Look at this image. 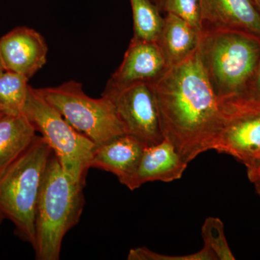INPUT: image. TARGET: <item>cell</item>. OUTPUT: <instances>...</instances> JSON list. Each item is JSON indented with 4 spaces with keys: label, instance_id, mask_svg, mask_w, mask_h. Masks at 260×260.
<instances>
[{
    "label": "cell",
    "instance_id": "1",
    "mask_svg": "<svg viewBox=\"0 0 260 260\" xmlns=\"http://www.w3.org/2000/svg\"><path fill=\"white\" fill-rule=\"evenodd\" d=\"M164 139L189 164L213 150L223 129V106L215 95L198 49L150 83Z\"/></svg>",
    "mask_w": 260,
    "mask_h": 260
},
{
    "label": "cell",
    "instance_id": "2",
    "mask_svg": "<svg viewBox=\"0 0 260 260\" xmlns=\"http://www.w3.org/2000/svg\"><path fill=\"white\" fill-rule=\"evenodd\" d=\"M198 52L222 104L249 94L259 61L260 39L234 30H203Z\"/></svg>",
    "mask_w": 260,
    "mask_h": 260
},
{
    "label": "cell",
    "instance_id": "3",
    "mask_svg": "<svg viewBox=\"0 0 260 260\" xmlns=\"http://www.w3.org/2000/svg\"><path fill=\"white\" fill-rule=\"evenodd\" d=\"M85 186L65 174L54 153L51 154L38 201L34 249L38 260H58L67 233L81 218Z\"/></svg>",
    "mask_w": 260,
    "mask_h": 260
},
{
    "label": "cell",
    "instance_id": "4",
    "mask_svg": "<svg viewBox=\"0 0 260 260\" xmlns=\"http://www.w3.org/2000/svg\"><path fill=\"white\" fill-rule=\"evenodd\" d=\"M53 151L42 136L0 172V212L15 226V234L32 247L39 195Z\"/></svg>",
    "mask_w": 260,
    "mask_h": 260
},
{
    "label": "cell",
    "instance_id": "5",
    "mask_svg": "<svg viewBox=\"0 0 260 260\" xmlns=\"http://www.w3.org/2000/svg\"><path fill=\"white\" fill-rule=\"evenodd\" d=\"M23 114L49 145L65 174L85 186L95 143L75 129L30 85Z\"/></svg>",
    "mask_w": 260,
    "mask_h": 260
},
{
    "label": "cell",
    "instance_id": "6",
    "mask_svg": "<svg viewBox=\"0 0 260 260\" xmlns=\"http://www.w3.org/2000/svg\"><path fill=\"white\" fill-rule=\"evenodd\" d=\"M36 89L75 129L96 147L126 133L112 103L102 95L100 99L88 96L84 92L83 85L76 80Z\"/></svg>",
    "mask_w": 260,
    "mask_h": 260
},
{
    "label": "cell",
    "instance_id": "7",
    "mask_svg": "<svg viewBox=\"0 0 260 260\" xmlns=\"http://www.w3.org/2000/svg\"><path fill=\"white\" fill-rule=\"evenodd\" d=\"M223 106L225 123L213 150L248 167L260 159V99L248 94Z\"/></svg>",
    "mask_w": 260,
    "mask_h": 260
},
{
    "label": "cell",
    "instance_id": "8",
    "mask_svg": "<svg viewBox=\"0 0 260 260\" xmlns=\"http://www.w3.org/2000/svg\"><path fill=\"white\" fill-rule=\"evenodd\" d=\"M102 96L112 103L127 134L148 145L157 144L164 139L150 83H134L121 88L105 87Z\"/></svg>",
    "mask_w": 260,
    "mask_h": 260
},
{
    "label": "cell",
    "instance_id": "9",
    "mask_svg": "<svg viewBox=\"0 0 260 260\" xmlns=\"http://www.w3.org/2000/svg\"><path fill=\"white\" fill-rule=\"evenodd\" d=\"M0 55L5 70L30 79L47 63L48 46L35 29L15 27L0 38Z\"/></svg>",
    "mask_w": 260,
    "mask_h": 260
},
{
    "label": "cell",
    "instance_id": "10",
    "mask_svg": "<svg viewBox=\"0 0 260 260\" xmlns=\"http://www.w3.org/2000/svg\"><path fill=\"white\" fill-rule=\"evenodd\" d=\"M168 69L167 61L156 42L131 39L122 62L106 87L121 88L134 83H151Z\"/></svg>",
    "mask_w": 260,
    "mask_h": 260
},
{
    "label": "cell",
    "instance_id": "11",
    "mask_svg": "<svg viewBox=\"0 0 260 260\" xmlns=\"http://www.w3.org/2000/svg\"><path fill=\"white\" fill-rule=\"evenodd\" d=\"M202 29L234 30L260 39V11L252 0H200Z\"/></svg>",
    "mask_w": 260,
    "mask_h": 260
},
{
    "label": "cell",
    "instance_id": "12",
    "mask_svg": "<svg viewBox=\"0 0 260 260\" xmlns=\"http://www.w3.org/2000/svg\"><path fill=\"white\" fill-rule=\"evenodd\" d=\"M187 164L174 145L164 139L157 144L145 147L138 169L124 185L133 191L147 182L178 180L185 172Z\"/></svg>",
    "mask_w": 260,
    "mask_h": 260
},
{
    "label": "cell",
    "instance_id": "13",
    "mask_svg": "<svg viewBox=\"0 0 260 260\" xmlns=\"http://www.w3.org/2000/svg\"><path fill=\"white\" fill-rule=\"evenodd\" d=\"M147 145L127 133L116 137L96 147L90 167L112 173L124 185L138 169Z\"/></svg>",
    "mask_w": 260,
    "mask_h": 260
},
{
    "label": "cell",
    "instance_id": "14",
    "mask_svg": "<svg viewBox=\"0 0 260 260\" xmlns=\"http://www.w3.org/2000/svg\"><path fill=\"white\" fill-rule=\"evenodd\" d=\"M200 32L177 15L166 13L158 41L168 67L176 66L190 57L199 47Z\"/></svg>",
    "mask_w": 260,
    "mask_h": 260
},
{
    "label": "cell",
    "instance_id": "15",
    "mask_svg": "<svg viewBox=\"0 0 260 260\" xmlns=\"http://www.w3.org/2000/svg\"><path fill=\"white\" fill-rule=\"evenodd\" d=\"M37 130L23 114L0 116V172L32 144Z\"/></svg>",
    "mask_w": 260,
    "mask_h": 260
},
{
    "label": "cell",
    "instance_id": "16",
    "mask_svg": "<svg viewBox=\"0 0 260 260\" xmlns=\"http://www.w3.org/2000/svg\"><path fill=\"white\" fill-rule=\"evenodd\" d=\"M133 18L132 39L156 42L164 25V17L151 0H129Z\"/></svg>",
    "mask_w": 260,
    "mask_h": 260
},
{
    "label": "cell",
    "instance_id": "17",
    "mask_svg": "<svg viewBox=\"0 0 260 260\" xmlns=\"http://www.w3.org/2000/svg\"><path fill=\"white\" fill-rule=\"evenodd\" d=\"M28 78L25 75L4 70L0 73V112L6 115L23 114L28 98Z\"/></svg>",
    "mask_w": 260,
    "mask_h": 260
},
{
    "label": "cell",
    "instance_id": "18",
    "mask_svg": "<svg viewBox=\"0 0 260 260\" xmlns=\"http://www.w3.org/2000/svg\"><path fill=\"white\" fill-rule=\"evenodd\" d=\"M204 246L213 252L217 260H234L235 256L228 244L224 225L217 217L205 219L201 229Z\"/></svg>",
    "mask_w": 260,
    "mask_h": 260
},
{
    "label": "cell",
    "instance_id": "19",
    "mask_svg": "<svg viewBox=\"0 0 260 260\" xmlns=\"http://www.w3.org/2000/svg\"><path fill=\"white\" fill-rule=\"evenodd\" d=\"M162 13H170L190 23L201 34L202 13L200 0H164Z\"/></svg>",
    "mask_w": 260,
    "mask_h": 260
},
{
    "label": "cell",
    "instance_id": "20",
    "mask_svg": "<svg viewBox=\"0 0 260 260\" xmlns=\"http://www.w3.org/2000/svg\"><path fill=\"white\" fill-rule=\"evenodd\" d=\"M129 260H217L210 249L203 246L201 250L186 255L172 256L159 254L145 246L130 249L127 255Z\"/></svg>",
    "mask_w": 260,
    "mask_h": 260
},
{
    "label": "cell",
    "instance_id": "21",
    "mask_svg": "<svg viewBox=\"0 0 260 260\" xmlns=\"http://www.w3.org/2000/svg\"><path fill=\"white\" fill-rule=\"evenodd\" d=\"M249 94L260 99V58L254 79H253L252 83H251Z\"/></svg>",
    "mask_w": 260,
    "mask_h": 260
},
{
    "label": "cell",
    "instance_id": "22",
    "mask_svg": "<svg viewBox=\"0 0 260 260\" xmlns=\"http://www.w3.org/2000/svg\"><path fill=\"white\" fill-rule=\"evenodd\" d=\"M248 179L251 183L260 177V159L246 167Z\"/></svg>",
    "mask_w": 260,
    "mask_h": 260
},
{
    "label": "cell",
    "instance_id": "23",
    "mask_svg": "<svg viewBox=\"0 0 260 260\" xmlns=\"http://www.w3.org/2000/svg\"><path fill=\"white\" fill-rule=\"evenodd\" d=\"M151 1L158 8V10L162 13V6H164V0H151Z\"/></svg>",
    "mask_w": 260,
    "mask_h": 260
},
{
    "label": "cell",
    "instance_id": "24",
    "mask_svg": "<svg viewBox=\"0 0 260 260\" xmlns=\"http://www.w3.org/2000/svg\"><path fill=\"white\" fill-rule=\"evenodd\" d=\"M253 184H254V188H255L256 193H257V194L260 197V177L256 179V180L253 182Z\"/></svg>",
    "mask_w": 260,
    "mask_h": 260
},
{
    "label": "cell",
    "instance_id": "25",
    "mask_svg": "<svg viewBox=\"0 0 260 260\" xmlns=\"http://www.w3.org/2000/svg\"><path fill=\"white\" fill-rule=\"evenodd\" d=\"M253 3H254V5H256V8L259 9L260 11V0H252Z\"/></svg>",
    "mask_w": 260,
    "mask_h": 260
},
{
    "label": "cell",
    "instance_id": "26",
    "mask_svg": "<svg viewBox=\"0 0 260 260\" xmlns=\"http://www.w3.org/2000/svg\"><path fill=\"white\" fill-rule=\"evenodd\" d=\"M4 67H3V61H2L1 55H0V73L4 71Z\"/></svg>",
    "mask_w": 260,
    "mask_h": 260
},
{
    "label": "cell",
    "instance_id": "27",
    "mask_svg": "<svg viewBox=\"0 0 260 260\" xmlns=\"http://www.w3.org/2000/svg\"><path fill=\"white\" fill-rule=\"evenodd\" d=\"M5 219L4 215H3L1 212H0V227H1L2 223H3V221Z\"/></svg>",
    "mask_w": 260,
    "mask_h": 260
},
{
    "label": "cell",
    "instance_id": "28",
    "mask_svg": "<svg viewBox=\"0 0 260 260\" xmlns=\"http://www.w3.org/2000/svg\"><path fill=\"white\" fill-rule=\"evenodd\" d=\"M3 113H0V116H1L2 115H3Z\"/></svg>",
    "mask_w": 260,
    "mask_h": 260
},
{
    "label": "cell",
    "instance_id": "29",
    "mask_svg": "<svg viewBox=\"0 0 260 260\" xmlns=\"http://www.w3.org/2000/svg\"><path fill=\"white\" fill-rule=\"evenodd\" d=\"M0 113H1V112H0Z\"/></svg>",
    "mask_w": 260,
    "mask_h": 260
}]
</instances>
